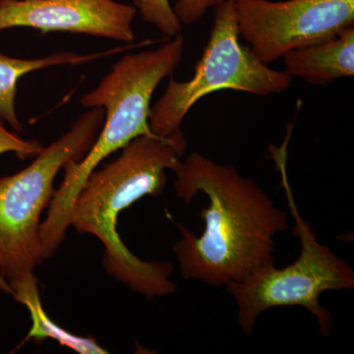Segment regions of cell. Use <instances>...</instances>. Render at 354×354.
Instances as JSON below:
<instances>
[{
  "instance_id": "7c38bea8",
  "label": "cell",
  "mask_w": 354,
  "mask_h": 354,
  "mask_svg": "<svg viewBox=\"0 0 354 354\" xmlns=\"http://www.w3.org/2000/svg\"><path fill=\"white\" fill-rule=\"evenodd\" d=\"M142 19L153 26L165 38L181 32V22L174 13L169 0H131Z\"/></svg>"
},
{
  "instance_id": "9a60e30c",
  "label": "cell",
  "mask_w": 354,
  "mask_h": 354,
  "mask_svg": "<svg viewBox=\"0 0 354 354\" xmlns=\"http://www.w3.org/2000/svg\"><path fill=\"white\" fill-rule=\"evenodd\" d=\"M0 291L6 293V295H13L12 288H11V286H9V283H7L1 274H0Z\"/></svg>"
},
{
  "instance_id": "2e32d148",
  "label": "cell",
  "mask_w": 354,
  "mask_h": 354,
  "mask_svg": "<svg viewBox=\"0 0 354 354\" xmlns=\"http://www.w3.org/2000/svg\"><path fill=\"white\" fill-rule=\"evenodd\" d=\"M1 1H6V0H0V2H1Z\"/></svg>"
},
{
  "instance_id": "277c9868",
  "label": "cell",
  "mask_w": 354,
  "mask_h": 354,
  "mask_svg": "<svg viewBox=\"0 0 354 354\" xmlns=\"http://www.w3.org/2000/svg\"><path fill=\"white\" fill-rule=\"evenodd\" d=\"M291 129L283 145L270 146V153L281 172L290 216L295 221V234L300 241L297 261L281 269L269 265L256 270L245 279L227 286L237 305V321L247 335L252 334L258 317L276 307L299 306L316 317L321 332L329 335L332 317L320 304L326 291L353 290L354 271L342 258L319 242L311 225L300 214L288 183L286 164Z\"/></svg>"
},
{
  "instance_id": "9c48e42d",
  "label": "cell",
  "mask_w": 354,
  "mask_h": 354,
  "mask_svg": "<svg viewBox=\"0 0 354 354\" xmlns=\"http://www.w3.org/2000/svg\"><path fill=\"white\" fill-rule=\"evenodd\" d=\"M286 71L306 82L326 85L354 75V28L335 38L293 50L285 57Z\"/></svg>"
},
{
  "instance_id": "7a4b0ae2",
  "label": "cell",
  "mask_w": 354,
  "mask_h": 354,
  "mask_svg": "<svg viewBox=\"0 0 354 354\" xmlns=\"http://www.w3.org/2000/svg\"><path fill=\"white\" fill-rule=\"evenodd\" d=\"M187 148L183 132L169 138L142 135L132 140L113 162L95 169L77 195L70 227L97 237L104 246L102 264L118 281L149 299L176 292L171 263L147 262L131 253L118 234V216L146 196H158L167 171L181 162Z\"/></svg>"
},
{
  "instance_id": "3957f363",
  "label": "cell",
  "mask_w": 354,
  "mask_h": 354,
  "mask_svg": "<svg viewBox=\"0 0 354 354\" xmlns=\"http://www.w3.org/2000/svg\"><path fill=\"white\" fill-rule=\"evenodd\" d=\"M184 50L185 39L179 32L157 48L128 53L113 64L97 87L81 97L84 108L104 109V124L86 155L65 165L64 181L55 191L41 225L46 259L64 241L74 201L90 174L102 160L132 140L155 135L149 124L153 93L165 78L172 75L183 59Z\"/></svg>"
},
{
  "instance_id": "4fadbf2b",
  "label": "cell",
  "mask_w": 354,
  "mask_h": 354,
  "mask_svg": "<svg viewBox=\"0 0 354 354\" xmlns=\"http://www.w3.org/2000/svg\"><path fill=\"white\" fill-rule=\"evenodd\" d=\"M43 148L44 146L39 141L22 139L7 130L3 120L0 118V155L14 153L20 160H25L36 157Z\"/></svg>"
},
{
  "instance_id": "5b68a950",
  "label": "cell",
  "mask_w": 354,
  "mask_h": 354,
  "mask_svg": "<svg viewBox=\"0 0 354 354\" xmlns=\"http://www.w3.org/2000/svg\"><path fill=\"white\" fill-rule=\"evenodd\" d=\"M104 121V109H88L27 167L0 178V274L11 288L35 277L44 260L41 216L55 194V177L70 160L86 155Z\"/></svg>"
},
{
  "instance_id": "8fae6325",
  "label": "cell",
  "mask_w": 354,
  "mask_h": 354,
  "mask_svg": "<svg viewBox=\"0 0 354 354\" xmlns=\"http://www.w3.org/2000/svg\"><path fill=\"white\" fill-rule=\"evenodd\" d=\"M12 290V297L20 304H24L31 314L32 325L25 342L32 339L39 342L51 339L78 353H108V351L102 348L95 339L71 334L62 329L46 315L39 297L36 277L14 286Z\"/></svg>"
},
{
  "instance_id": "30bf717a",
  "label": "cell",
  "mask_w": 354,
  "mask_h": 354,
  "mask_svg": "<svg viewBox=\"0 0 354 354\" xmlns=\"http://www.w3.org/2000/svg\"><path fill=\"white\" fill-rule=\"evenodd\" d=\"M142 43L129 44L120 48L97 51V53L80 55L72 51H59L53 55L32 59L8 57L0 53V118L6 121L15 131H22L17 113L15 99L17 95L18 82L23 76L38 70L62 65H82L90 64L95 60L102 59L118 55L130 48H139Z\"/></svg>"
},
{
  "instance_id": "6da1fadb",
  "label": "cell",
  "mask_w": 354,
  "mask_h": 354,
  "mask_svg": "<svg viewBox=\"0 0 354 354\" xmlns=\"http://www.w3.org/2000/svg\"><path fill=\"white\" fill-rule=\"evenodd\" d=\"M172 171L176 196L185 204L201 193L208 197L200 213L205 221L201 236L176 223L181 237L174 251L184 279L227 286L274 265V239L290 227L288 215L261 186L234 167L196 152Z\"/></svg>"
},
{
  "instance_id": "8992f818",
  "label": "cell",
  "mask_w": 354,
  "mask_h": 354,
  "mask_svg": "<svg viewBox=\"0 0 354 354\" xmlns=\"http://www.w3.org/2000/svg\"><path fill=\"white\" fill-rule=\"evenodd\" d=\"M208 43L189 80L178 82L172 75L164 95L151 109V131L169 138L180 134L181 123L198 101L223 90L257 95L281 94L290 88L292 77L272 69L241 43L237 29L234 0H221Z\"/></svg>"
},
{
  "instance_id": "52a82bcc",
  "label": "cell",
  "mask_w": 354,
  "mask_h": 354,
  "mask_svg": "<svg viewBox=\"0 0 354 354\" xmlns=\"http://www.w3.org/2000/svg\"><path fill=\"white\" fill-rule=\"evenodd\" d=\"M239 36L263 64L354 28V0H234Z\"/></svg>"
},
{
  "instance_id": "ba28073f",
  "label": "cell",
  "mask_w": 354,
  "mask_h": 354,
  "mask_svg": "<svg viewBox=\"0 0 354 354\" xmlns=\"http://www.w3.org/2000/svg\"><path fill=\"white\" fill-rule=\"evenodd\" d=\"M136 14L134 6L114 0H6L0 2V32L31 28L133 44Z\"/></svg>"
},
{
  "instance_id": "5bb4252c",
  "label": "cell",
  "mask_w": 354,
  "mask_h": 354,
  "mask_svg": "<svg viewBox=\"0 0 354 354\" xmlns=\"http://www.w3.org/2000/svg\"><path fill=\"white\" fill-rule=\"evenodd\" d=\"M221 0H176L174 8V13L181 24H193L204 17L209 8H214Z\"/></svg>"
}]
</instances>
